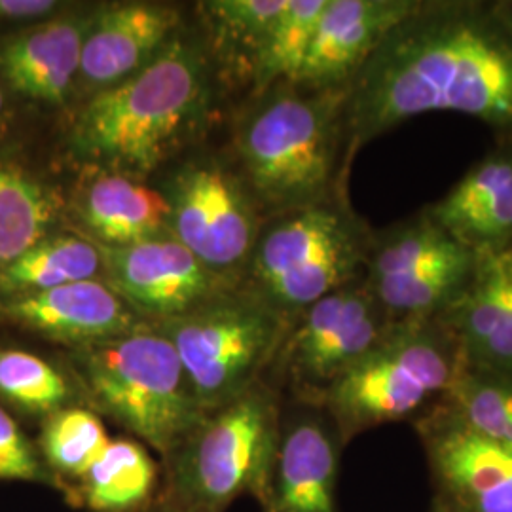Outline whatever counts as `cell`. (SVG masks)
I'll return each mask as SVG.
<instances>
[{
  "instance_id": "6da1fadb",
  "label": "cell",
  "mask_w": 512,
  "mask_h": 512,
  "mask_svg": "<svg viewBox=\"0 0 512 512\" xmlns=\"http://www.w3.org/2000/svg\"><path fill=\"white\" fill-rule=\"evenodd\" d=\"M429 112H458L512 137V33L486 0H421L346 97V156Z\"/></svg>"
},
{
  "instance_id": "7a4b0ae2",
  "label": "cell",
  "mask_w": 512,
  "mask_h": 512,
  "mask_svg": "<svg viewBox=\"0 0 512 512\" xmlns=\"http://www.w3.org/2000/svg\"><path fill=\"white\" fill-rule=\"evenodd\" d=\"M348 90L277 84L239 128L241 177L270 219L346 192Z\"/></svg>"
},
{
  "instance_id": "3957f363",
  "label": "cell",
  "mask_w": 512,
  "mask_h": 512,
  "mask_svg": "<svg viewBox=\"0 0 512 512\" xmlns=\"http://www.w3.org/2000/svg\"><path fill=\"white\" fill-rule=\"evenodd\" d=\"M205 101L202 52L175 37L145 69L86 99L74 118L71 148L93 169L141 179L179 148Z\"/></svg>"
},
{
  "instance_id": "277c9868",
  "label": "cell",
  "mask_w": 512,
  "mask_h": 512,
  "mask_svg": "<svg viewBox=\"0 0 512 512\" xmlns=\"http://www.w3.org/2000/svg\"><path fill=\"white\" fill-rule=\"evenodd\" d=\"M69 366L90 408L162 459L205 418L177 351L152 325L71 349Z\"/></svg>"
},
{
  "instance_id": "5b68a950",
  "label": "cell",
  "mask_w": 512,
  "mask_h": 512,
  "mask_svg": "<svg viewBox=\"0 0 512 512\" xmlns=\"http://www.w3.org/2000/svg\"><path fill=\"white\" fill-rule=\"evenodd\" d=\"M372 228L342 192L264 220L245 289L293 323L311 304L363 277Z\"/></svg>"
},
{
  "instance_id": "8992f818",
  "label": "cell",
  "mask_w": 512,
  "mask_h": 512,
  "mask_svg": "<svg viewBox=\"0 0 512 512\" xmlns=\"http://www.w3.org/2000/svg\"><path fill=\"white\" fill-rule=\"evenodd\" d=\"M461 365L458 340L439 319L395 323L330 385L319 406L348 446L370 429L418 420L444 399Z\"/></svg>"
},
{
  "instance_id": "52a82bcc",
  "label": "cell",
  "mask_w": 512,
  "mask_h": 512,
  "mask_svg": "<svg viewBox=\"0 0 512 512\" xmlns=\"http://www.w3.org/2000/svg\"><path fill=\"white\" fill-rule=\"evenodd\" d=\"M283 399L264 380L202 423L160 467L158 495L198 512H226L243 495L256 501L274 459Z\"/></svg>"
},
{
  "instance_id": "ba28073f",
  "label": "cell",
  "mask_w": 512,
  "mask_h": 512,
  "mask_svg": "<svg viewBox=\"0 0 512 512\" xmlns=\"http://www.w3.org/2000/svg\"><path fill=\"white\" fill-rule=\"evenodd\" d=\"M152 327L177 351L198 403L209 414L264 380L291 321L241 289Z\"/></svg>"
},
{
  "instance_id": "9c48e42d",
  "label": "cell",
  "mask_w": 512,
  "mask_h": 512,
  "mask_svg": "<svg viewBox=\"0 0 512 512\" xmlns=\"http://www.w3.org/2000/svg\"><path fill=\"white\" fill-rule=\"evenodd\" d=\"M478 255L452 238L425 207L374 230L363 279L393 323L437 319L469 287Z\"/></svg>"
},
{
  "instance_id": "30bf717a",
  "label": "cell",
  "mask_w": 512,
  "mask_h": 512,
  "mask_svg": "<svg viewBox=\"0 0 512 512\" xmlns=\"http://www.w3.org/2000/svg\"><path fill=\"white\" fill-rule=\"evenodd\" d=\"M393 325L361 277L294 319L264 382L285 401L319 404L330 385L378 346Z\"/></svg>"
},
{
  "instance_id": "8fae6325",
  "label": "cell",
  "mask_w": 512,
  "mask_h": 512,
  "mask_svg": "<svg viewBox=\"0 0 512 512\" xmlns=\"http://www.w3.org/2000/svg\"><path fill=\"white\" fill-rule=\"evenodd\" d=\"M164 194L171 236L211 270L243 277L266 220L243 177L203 158L184 165Z\"/></svg>"
},
{
  "instance_id": "7c38bea8",
  "label": "cell",
  "mask_w": 512,
  "mask_h": 512,
  "mask_svg": "<svg viewBox=\"0 0 512 512\" xmlns=\"http://www.w3.org/2000/svg\"><path fill=\"white\" fill-rule=\"evenodd\" d=\"M97 247L103 279L148 325L183 317L236 293V277L211 270L173 236Z\"/></svg>"
},
{
  "instance_id": "4fadbf2b",
  "label": "cell",
  "mask_w": 512,
  "mask_h": 512,
  "mask_svg": "<svg viewBox=\"0 0 512 512\" xmlns=\"http://www.w3.org/2000/svg\"><path fill=\"white\" fill-rule=\"evenodd\" d=\"M433 505L444 512H512V448L475 433L444 399L412 421Z\"/></svg>"
},
{
  "instance_id": "5bb4252c",
  "label": "cell",
  "mask_w": 512,
  "mask_h": 512,
  "mask_svg": "<svg viewBox=\"0 0 512 512\" xmlns=\"http://www.w3.org/2000/svg\"><path fill=\"white\" fill-rule=\"evenodd\" d=\"M344 448L323 406L283 399L277 448L258 497L262 512H338Z\"/></svg>"
},
{
  "instance_id": "9a60e30c",
  "label": "cell",
  "mask_w": 512,
  "mask_h": 512,
  "mask_svg": "<svg viewBox=\"0 0 512 512\" xmlns=\"http://www.w3.org/2000/svg\"><path fill=\"white\" fill-rule=\"evenodd\" d=\"M0 317L71 349L86 348L148 325L103 277L44 293L0 300Z\"/></svg>"
},
{
  "instance_id": "2e32d148",
  "label": "cell",
  "mask_w": 512,
  "mask_h": 512,
  "mask_svg": "<svg viewBox=\"0 0 512 512\" xmlns=\"http://www.w3.org/2000/svg\"><path fill=\"white\" fill-rule=\"evenodd\" d=\"M179 25V10L156 2L95 10L82 44L76 92L88 99L139 73L164 52Z\"/></svg>"
},
{
  "instance_id": "e0dca14e",
  "label": "cell",
  "mask_w": 512,
  "mask_h": 512,
  "mask_svg": "<svg viewBox=\"0 0 512 512\" xmlns=\"http://www.w3.org/2000/svg\"><path fill=\"white\" fill-rule=\"evenodd\" d=\"M421 0H327L294 82L306 90H348L385 37Z\"/></svg>"
},
{
  "instance_id": "ac0fdd59",
  "label": "cell",
  "mask_w": 512,
  "mask_h": 512,
  "mask_svg": "<svg viewBox=\"0 0 512 512\" xmlns=\"http://www.w3.org/2000/svg\"><path fill=\"white\" fill-rule=\"evenodd\" d=\"M93 12H65L0 38V84L48 107L76 92L82 44Z\"/></svg>"
},
{
  "instance_id": "d6986e66",
  "label": "cell",
  "mask_w": 512,
  "mask_h": 512,
  "mask_svg": "<svg viewBox=\"0 0 512 512\" xmlns=\"http://www.w3.org/2000/svg\"><path fill=\"white\" fill-rule=\"evenodd\" d=\"M429 217L475 255L512 247V137H499L440 200Z\"/></svg>"
},
{
  "instance_id": "ffe728a7",
  "label": "cell",
  "mask_w": 512,
  "mask_h": 512,
  "mask_svg": "<svg viewBox=\"0 0 512 512\" xmlns=\"http://www.w3.org/2000/svg\"><path fill=\"white\" fill-rule=\"evenodd\" d=\"M437 319L458 340L465 365L512 378V247L478 256L469 287Z\"/></svg>"
},
{
  "instance_id": "44dd1931",
  "label": "cell",
  "mask_w": 512,
  "mask_h": 512,
  "mask_svg": "<svg viewBox=\"0 0 512 512\" xmlns=\"http://www.w3.org/2000/svg\"><path fill=\"white\" fill-rule=\"evenodd\" d=\"M76 215L82 236L97 245L122 247L171 236V205L164 192L137 177L95 169L78 190Z\"/></svg>"
},
{
  "instance_id": "7402d4cb",
  "label": "cell",
  "mask_w": 512,
  "mask_h": 512,
  "mask_svg": "<svg viewBox=\"0 0 512 512\" xmlns=\"http://www.w3.org/2000/svg\"><path fill=\"white\" fill-rule=\"evenodd\" d=\"M160 490V467L150 450L131 437L112 439L65 497L74 509L90 512H141Z\"/></svg>"
},
{
  "instance_id": "603a6c76",
  "label": "cell",
  "mask_w": 512,
  "mask_h": 512,
  "mask_svg": "<svg viewBox=\"0 0 512 512\" xmlns=\"http://www.w3.org/2000/svg\"><path fill=\"white\" fill-rule=\"evenodd\" d=\"M97 277H103V256L92 239L55 232L0 268V300Z\"/></svg>"
},
{
  "instance_id": "cb8c5ba5",
  "label": "cell",
  "mask_w": 512,
  "mask_h": 512,
  "mask_svg": "<svg viewBox=\"0 0 512 512\" xmlns=\"http://www.w3.org/2000/svg\"><path fill=\"white\" fill-rule=\"evenodd\" d=\"M59 194L35 173L0 162V268L57 232Z\"/></svg>"
},
{
  "instance_id": "d4e9b609",
  "label": "cell",
  "mask_w": 512,
  "mask_h": 512,
  "mask_svg": "<svg viewBox=\"0 0 512 512\" xmlns=\"http://www.w3.org/2000/svg\"><path fill=\"white\" fill-rule=\"evenodd\" d=\"M0 406L46 420L71 406H90L69 368L19 348H0Z\"/></svg>"
},
{
  "instance_id": "484cf974",
  "label": "cell",
  "mask_w": 512,
  "mask_h": 512,
  "mask_svg": "<svg viewBox=\"0 0 512 512\" xmlns=\"http://www.w3.org/2000/svg\"><path fill=\"white\" fill-rule=\"evenodd\" d=\"M103 418L90 406H71L40 421L38 454L57 482V492L69 495L103 456L110 442Z\"/></svg>"
},
{
  "instance_id": "4316f807",
  "label": "cell",
  "mask_w": 512,
  "mask_h": 512,
  "mask_svg": "<svg viewBox=\"0 0 512 512\" xmlns=\"http://www.w3.org/2000/svg\"><path fill=\"white\" fill-rule=\"evenodd\" d=\"M327 0H289L268 37L264 38L253 59V84L256 95L277 84H291L300 73L311 40Z\"/></svg>"
},
{
  "instance_id": "83f0119b",
  "label": "cell",
  "mask_w": 512,
  "mask_h": 512,
  "mask_svg": "<svg viewBox=\"0 0 512 512\" xmlns=\"http://www.w3.org/2000/svg\"><path fill=\"white\" fill-rule=\"evenodd\" d=\"M444 401L475 433L512 448V378L461 365Z\"/></svg>"
},
{
  "instance_id": "f1b7e54d",
  "label": "cell",
  "mask_w": 512,
  "mask_h": 512,
  "mask_svg": "<svg viewBox=\"0 0 512 512\" xmlns=\"http://www.w3.org/2000/svg\"><path fill=\"white\" fill-rule=\"evenodd\" d=\"M287 2L289 0H213L202 6L213 21L217 35L230 46L249 52L253 67L258 48L287 8Z\"/></svg>"
},
{
  "instance_id": "f546056e",
  "label": "cell",
  "mask_w": 512,
  "mask_h": 512,
  "mask_svg": "<svg viewBox=\"0 0 512 512\" xmlns=\"http://www.w3.org/2000/svg\"><path fill=\"white\" fill-rule=\"evenodd\" d=\"M0 480L29 482L57 490L54 476L38 454L37 442L27 437L14 416L0 406Z\"/></svg>"
},
{
  "instance_id": "4dcf8cb0",
  "label": "cell",
  "mask_w": 512,
  "mask_h": 512,
  "mask_svg": "<svg viewBox=\"0 0 512 512\" xmlns=\"http://www.w3.org/2000/svg\"><path fill=\"white\" fill-rule=\"evenodd\" d=\"M67 6L59 0H0V23L25 29L69 12Z\"/></svg>"
},
{
  "instance_id": "1f68e13d",
  "label": "cell",
  "mask_w": 512,
  "mask_h": 512,
  "mask_svg": "<svg viewBox=\"0 0 512 512\" xmlns=\"http://www.w3.org/2000/svg\"><path fill=\"white\" fill-rule=\"evenodd\" d=\"M141 512H198V511H190V509H186V507H181V505H175V503H171V501H165L162 499L160 495H156V499L148 505L145 511Z\"/></svg>"
},
{
  "instance_id": "d6a6232c",
  "label": "cell",
  "mask_w": 512,
  "mask_h": 512,
  "mask_svg": "<svg viewBox=\"0 0 512 512\" xmlns=\"http://www.w3.org/2000/svg\"><path fill=\"white\" fill-rule=\"evenodd\" d=\"M495 8H497V14L503 19V23L507 25V29L512 33V0H497Z\"/></svg>"
},
{
  "instance_id": "836d02e7",
  "label": "cell",
  "mask_w": 512,
  "mask_h": 512,
  "mask_svg": "<svg viewBox=\"0 0 512 512\" xmlns=\"http://www.w3.org/2000/svg\"><path fill=\"white\" fill-rule=\"evenodd\" d=\"M4 114H6V90L0 84V120L4 118Z\"/></svg>"
},
{
  "instance_id": "e575fe53",
  "label": "cell",
  "mask_w": 512,
  "mask_h": 512,
  "mask_svg": "<svg viewBox=\"0 0 512 512\" xmlns=\"http://www.w3.org/2000/svg\"><path fill=\"white\" fill-rule=\"evenodd\" d=\"M431 512H444V511H440L439 507H435V505H433V507H431Z\"/></svg>"
}]
</instances>
